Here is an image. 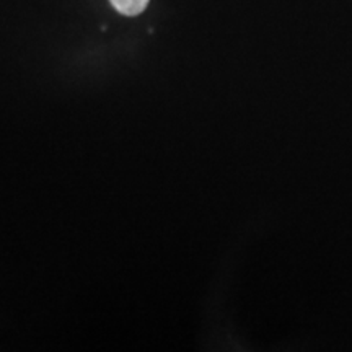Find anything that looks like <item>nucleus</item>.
<instances>
[{
  "instance_id": "nucleus-1",
  "label": "nucleus",
  "mask_w": 352,
  "mask_h": 352,
  "mask_svg": "<svg viewBox=\"0 0 352 352\" xmlns=\"http://www.w3.org/2000/svg\"><path fill=\"white\" fill-rule=\"evenodd\" d=\"M151 0H109L113 8L124 16H138L147 8Z\"/></svg>"
}]
</instances>
